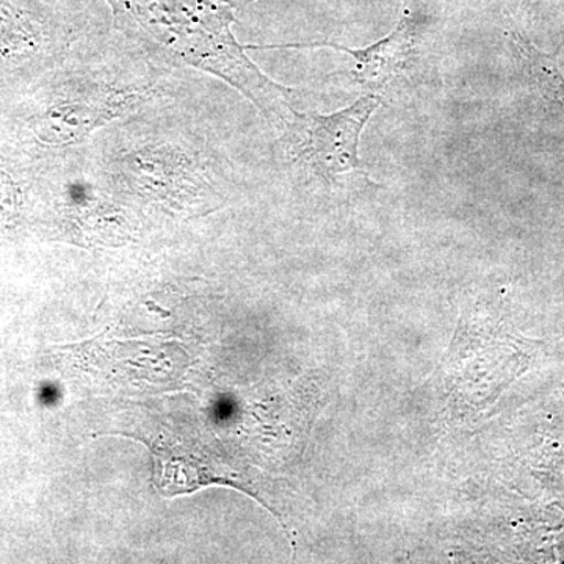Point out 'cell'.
I'll return each instance as SVG.
<instances>
[{"instance_id":"obj_1","label":"cell","mask_w":564,"mask_h":564,"mask_svg":"<svg viewBox=\"0 0 564 564\" xmlns=\"http://www.w3.org/2000/svg\"><path fill=\"white\" fill-rule=\"evenodd\" d=\"M85 148L124 209L204 214L239 182L210 122L187 106L184 91L102 129Z\"/></svg>"},{"instance_id":"obj_2","label":"cell","mask_w":564,"mask_h":564,"mask_svg":"<svg viewBox=\"0 0 564 564\" xmlns=\"http://www.w3.org/2000/svg\"><path fill=\"white\" fill-rule=\"evenodd\" d=\"M111 28L174 68L217 77L250 101L270 126L284 129L299 90L270 79L232 32L236 13L220 0H104Z\"/></svg>"},{"instance_id":"obj_3","label":"cell","mask_w":564,"mask_h":564,"mask_svg":"<svg viewBox=\"0 0 564 564\" xmlns=\"http://www.w3.org/2000/svg\"><path fill=\"white\" fill-rule=\"evenodd\" d=\"M380 106V96L366 93L347 109L334 113L295 110L282 129L274 152L285 165L322 182L362 172L359 141Z\"/></svg>"},{"instance_id":"obj_4","label":"cell","mask_w":564,"mask_h":564,"mask_svg":"<svg viewBox=\"0 0 564 564\" xmlns=\"http://www.w3.org/2000/svg\"><path fill=\"white\" fill-rule=\"evenodd\" d=\"M423 29H425V18L411 9L408 6V0H403V9L400 10L399 22L393 31L388 33L384 39L362 47V50H350V47L333 43V41H317V43L251 46V51L329 47V50L344 52L352 61V77L361 85L362 90L380 96L393 80L402 77V74L414 65Z\"/></svg>"},{"instance_id":"obj_5","label":"cell","mask_w":564,"mask_h":564,"mask_svg":"<svg viewBox=\"0 0 564 564\" xmlns=\"http://www.w3.org/2000/svg\"><path fill=\"white\" fill-rule=\"evenodd\" d=\"M508 43L532 90L540 96L552 117L564 124V76L556 63V54H545L538 50L532 40L513 24L508 31Z\"/></svg>"},{"instance_id":"obj_6","label":"cell","mask_w":564,"mask_h":564,"mask_svg":"<svg viewBox=\"0 0 564 564\" xmlns=\"http://www.w3.org/2000/svg\"><path fill=\"white\" fill-rule=\"evenodd\" d=\"M220 2L228 3L229 7H232V9L236 10L250 6V3L256 2V0H220Z\"/></svg>"}]
</instances>
